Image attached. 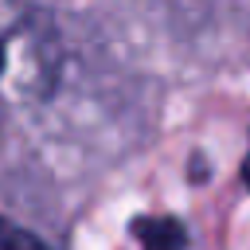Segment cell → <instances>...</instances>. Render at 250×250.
Instances as JSON below:
<instances>
[{"label":"cell","mask_w":250,"mask_h":250,"mask_svg":"<svg viewBox=\"0 0 250 250\" xmlns=\"http://www.w3.org/2000/svg\"><path fill=\"white\" fill-rule=\"evenodd\" d=\"M242 180L250 184V156H246V164H242Z\"/></svg>","instance_id":"obj_4"},{"label":"cell","mask_w":250,"mask_h":250,"mask_svg":"<svg viewBox=\"0 0 250 250\" xmlns=\"http://www.w3.org/2000/svg\"><path fill=\"white\" fill-rule=\"evenodd\" d=\"M137 238L145 250H184L188 246V234L176 219H141Z\"/></svg>","instance_id":"obj_2"},{"label":"cell","mask_w":250,"mask_h":250,"mask_svg":"<svg viewBox=\"0 0 250 250\" xmlns=\"http://www.w3.org/2000/svg\"><path fill=\"white\" fill-rule=\"evenodd\" d=\"M59 74V39L35 0H0V102H39Z\"/></svg>","instance_id":"obj_1"},{"label":"cell","mask_w":250,"mask_h":250,"mask_svg":"<svg viewBox=\"0 0 250 250\" xmlns=\"http://www.w3.org/2000/svg\"><path fill=\"white\" fill-rule=\"evenodd\" d=\"M0 250H51V246L39 234H31L20 223H12V219L0 215Z\"/></svg>","instance_id":"obj_3"}]
</instances>
